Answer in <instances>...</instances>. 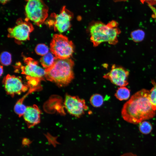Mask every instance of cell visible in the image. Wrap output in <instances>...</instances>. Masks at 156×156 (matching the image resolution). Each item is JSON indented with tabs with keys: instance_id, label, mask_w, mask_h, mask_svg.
Returning <instances> with one entry per match:
<instances>
[{
	"instance_id": "18",
	"label": "cell",
	"mask_w": 156,
	"mask_h": 156,
	"mask_svg": "<svg viewBox=\"0 0 156 156\" xmlns=\"http://www.w3.org/2000/svg\"><path fill=\"white\" fill-rule=\"evenodd\" d=\"M153 86L150 90L149 98L153 109L156 110V82L153 80L152 81Z\"/></svg>"
},
{
	"instance_id": "5",
	"label": "cell",
	"mask_w": 156,
	"mask_h": 156,
	"mask_svg": "<svg viewBox=\"0 0 156 156\" xmlns=\"http://www.w3.org/2000/svg\"><path fill=\"white\" fill-rule=\"evenodd\" d=\"M51 52L57 58H69L74 52L73 42L62 34L53 35L50 44Z\"/></svg>"
},
{
	"instance_id": "12",
	"label": "cell",
	"mask_w": 156,
	"mask_h": 156,
	"mask_svg": "<svg viewBox=\"0 0 156 156\" xmlns=\"http://www.w3.org/2000/svg\"><path fill=\"white\" fill-rule=\"evenodd\" d=\"M41 114L40 110L36 105L27 107L23 116L29 128L40 123Z\"/></svg>"
},
{
	"instance_id": "13",
	"label": "cell",
	"mask_w": 156,
	"mask_h": 156,
	"mask_svg": "<svg viewBox=\"0 0 156 156\" xmlns=\"http://www.w3.org/2000/svg\"><path fill=\"white\" fill-rule=\"evenodd\" d=\"M37 89H38L36 88L30 87V89L28 92L16 102L14 107V110L19 117L23 116L26 109L27 107L23 103L25 99L30 93Z\"/></svg>"
},
{
	"instance_id": "4",
	"label": "cell",
	"mask_w": 156,
	"mask_h": 156,
	"mask_svg": "<svg viewBox=\"0 0 156 156\" xmlns=\"http://www.w3.org/2000/svg\"><path fill=\"white\" fill-rule=\"evenodd\" d=\"M25 20L40 26L48 16L49 8L43 0H25Z\"/></svg>"
},
{
	"instance_id": "17",
	"label": "cell",
	"mask_w": 156,
	"mask_h": 156,
	"mask_svg": "<svg viewBox=\"0 0 156 156\" xmlns=\"http://www.w3.org/2000/svg\"><path fill=\"white\" fill-rule=\"evenodd\" d=\"M104 101L103 96L99 94H93L90 97V99L91 104L95 107H101L103 105Z\"/></svg>"
},
{
	"instance_id": "24",
	"label": "cell",
	"mask_w": 156,
	"mask_h": 156,
	"mask_svg": "<svg viewBox=\"0 0 156 156\" xmlns=\"http://www.w3.org/2000/svg\"><path fill=\"white\" fill-rule=\"evenodd\" d=\"M121 156H138L136 155L131 153H127L123 154Z\"/></svg>"
},
{
	"instance_id": "22",
	"label": "cell",
	"mask_w": 156,
	"mask_h": 156,
	"mask_svg": "<svg viewBox=\"0 0 156 156\" xmlns=\"http://www.w3.org/2000/svg\"><path fill=\"white\" fill-rule=\"evenodd\" d=\"M142 3L146 2L148 5H153L156 4V0H140Z\"/></svg>"
},
{
	"instance_id": "3",
	"label": "cell",
	"mask_w": 156,
	"mask_h": 156,
	"mask_svg": "<svg viewBox=\"0 0 156 156\" xmlns=\"http://www.w3.org/2000/svg\"><path fill=\"white\" fill-rule=\"evenodd\" d=\"M118 23L112 20L106 24L100 21L90 25L89 31L90 40L94 47L102 43L107 42L110 44L115 45L118 42V37L121 31Z\"/></svg>"
},
{
	"instance_id": "21",
	"label": "cell",
	"mask_w": 156,
	"mask_h": 156,
	"mask_svg": "<svg viewBox=\"0 0 156 156\" xmlns=\"http://www.w3.org/2000/svg\"><path fill=\"white\" fill-rule=\"evenodd\" d=\"M35 51L37 54L43 56L49 52V49L45 44H40L36 47Z\"/></svg>"
},
{
	"instance_id": "2",
	"label": "cell",
	"mask_w": 156,
	"mask_h": 156,
	"mask_svg": "<svg viewBox=\"0 0 156 156\" xmlns=\"http://www.w3.org/2000/svg\"><path fill=\"white\" fill-rule=\"evenodd\" d=\"M74 63L70 58H56L51 67L45 69L46 79L60 87L68 85L74 78L73 68Z\"/></svg>"
},
{
	"instance_id": "26",
	"label": "cell",
	"mask_w": 156,
	"mask_h": 156,
	"mask_svg": "<svg viewBox=\"0 0 156 156\" xmlns=\"http://www.w3.org/2000/svg\"><path fill=\"white\" fill-rule=\"evenodd\" d=\"M0 76H1L3 73V66H0Z\"/></svg>"
},
{
	"instance_id": "9",
	"label": "cell",
	"mask_w": 156,
	"mask_h": 156,
	"mask_svg": "<svg viewBox=\"0 0 156 156\" xmlns=\"http://www.w3.org/2000/svg\"><path fill=\"white\" fill-rule=\"evenodd\" d=\"M3 82L7 93L12 97L26 91L29 87L23 83L21 78L10 74L4 78Z\"/></svg>"
},
{
	"instance_id": "1",
	"label": "cell",
	"mask_w": 156,
	"mask_h": 156,
	"mask_svg": "<svg viewBox=\"0 0 156 156\" xmlns=\"http://www.w3.org/2000/svg\"><path fill=\"white\" fill-rule=\"evenodd\" d=\"M150 91L143 89L133 94L124 105L121 111L123 119L128 122L140 124L153 118L155 111L150 100Z\"/></svg>"
},
{
	"instance_id": "14",
	"label": "cell",
	"mask_w": 156,
	"mask_h": 156,
	"mask_svg": "<svg viewBox=\"0 0 156 156\" xmlns=\"http://www.w3.org/2000/svg\"><path fill=\"white\" fill-rule=\"evenodd\" d=\"M55 56L51 52H49L42 56L40 59V63L43 67L46 68L51 66L56 59Z\"/></svg>"
},
{
	"instance_id": "23",
	"label": "cell",
	"mask_w": 156,
	"mask_h": 156,
	"mask_svg": "<svg viewBox=\"0 0 156 156\" xmlns=\"http://www.w3.org/2000/svg\"><path fill=\"white\" fill-rule=\"evenodd\" d=\"M148 5L153 12V14L152 15V17L156 21V8L152 5Z\"/></svg>"
},
{
	"instance_id": "10",
	"label": "cell",
	"mask_w": 156,
	"mask_h": 156,
	"mask_svg": "<svg viewBox=\"0 0 156 156\" xmlns=\"http://www.w3.org/2000/svg\"><path fill=\"white\" fill-rule=\"evenodd\" d=\"M129 74V71L123 67L113 64L110 71L105 75L103 77L116 85L125 86L129 83L128 78Z\"/></svg>"
},
{
	"instance_id": "7",
	"label": "cell",
	"mask_w": 156,
	"mask_h": 156,
	"mask_svg": "<svg viewBox=\"0 0 156 156\" xmlns=\"http://www.w3.org/2000/svg\"><path fill=\"white\" fill-rule=\"evenodd\" d=\"M16 25L13 27L8 29V37L14 38L19 41L29 39V34L34 29L31 23L29 21H23L19 18L16 21Z\"/></svg>"
},
{
	"instance_id": "19",
	"label": "cell",
	"mask_w": 156,
	"mask_h": 156,
	"mask_svg": "<svg viewBox=\"0 0 156 156\" xmlns=\"http://www.w3.org/2000/svg\"><path fill=\"white\" fill-rule=\"evenodd\" d=\"M139 129L141 133L147 134L151 132L153 129V127L150 122L144 121L140 123Z\"/></svg>"
},
{
	"instance_id": "11",
	"label": "cell",
	"mask_w": 156,
	"mask_h": 156,
	"mask_svg": "<svg viewBox=\"0 0 156 156\" xmlns=\"http://www.w3.org/2000/svg\"><path fill=\"white\" fill-rule=\"evenodd\" d=\"M24 60L26 65L21 67V73L27 77L43 79L45 70L38 65L37 61L29 57H24Z\"/></svg>"
},
{
	"instance_id": "6",
	"label": "cell",
	"mask_w": 156,
	"mask_h": 156,
	"mask_svg": "<svg viewBox=\"0 0 156 156\" xmlns=\"http://www.w3.org/2000/svg\"><path fill=\"white\" fill-rule=\"evenodd\" d=\"M73 16L72 13L67 9L65 6H64L59 14H51V19L48 23L49 25L53 26L55 31L62 33L70 28Z\"/></svg>"
},
{
	"instance_id": "15",
	"label": "cell",
	"mask_w": 156,
	"mask_h": 156,
	"mask_svg": "<svg viewBox=\"0 0 156 156\" xmlns=\"http://www.w3.org/2000/svg\"><path fill=\"white\" fill-rule=\"evenodd\" d=\"M130 95V90L125 86L120 87L115 94L116 98L120 101L127 100Z\"/></svg>"
},
{
	"instance_id": "20",
	"label": "cell",
	"mask_w": 156,
	"mask_h": 156,
	"mask_svg": "<svg viewBox=\"0 0 156 156\" xmlns=\"http://www.w3.org/2000/svg\"><path fill=\"white\" fill-rule=\"evenodd\" d=\"M0 61L1 63L4 65H10L12 62L11 54L6 51L2 52L0 56Z\"/></svg>"
},
{
	"instance_id": "16",
	"label": "cell",
	"mask_w": 156,
	"mask_h": 156,
	"mask_svg": "<svg viewBox=\"0 0 156 156\" xmlns=\"http://www.w3.org/2000/svg\"><path fill=\"white\" fill-rule=\"evenodd\" d=\"M145 34L142 29H138L132 31L130 34L131 38L134 42H140L143 40Z\"/></svg>"
},
{
	"instance_id": "8",
	"label": "cell",
	"mask_w": 156,
	"mask_h": 156,
	"mask_svg": "<svg viewBox=\"0 0 156 156\" xmlns=\"http://www.w3.org/2000/svg\"><path fill=\"white\" fill-rule=\"evenodd\" d=\"M64 105L70 114L77 118L82 116L88 109L84 99L67 94L65 96Z\"/></svg>"
},
{
	"instance_id": "25",
	"label": "cell",
	"mask_w": 156,
	"mask_h": 156,
	"mask_svg": "<svg viewBox=\"0 0 156 156\" xmlns=\"http://www.w3.org/2000/svg\"><path fill=\"white\" fill-rule=\"evenodd\" d=\"M10 0H0L1 3L3 5H4L8 2Z\"/></svg>"
}]
</instances>
